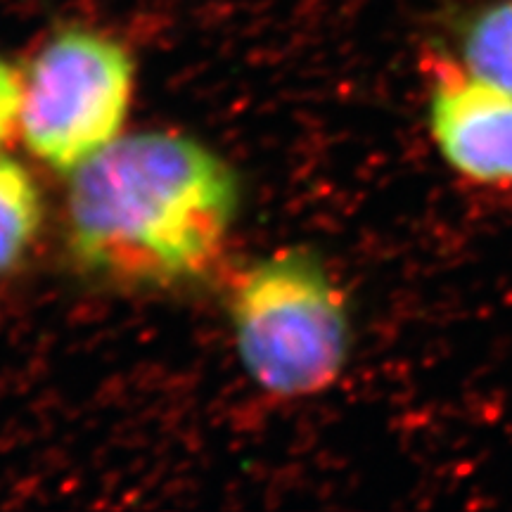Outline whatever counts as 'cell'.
<instances>
[{
  "instance_id": "obj_6",
  "label": "cell",
  "mask_w": 512,
  "mask_h": 512,
  "mask_svg": "<svg viewBox=\"0 0 512 512\" xmlns=\"http://www.w3.org/2000/svg\"><path fill=\"white\" fill-rule=\"evenodd\" d=\"M458 60L512 91V0H496L467 19L460 29Z\"/></svg>"
},
{
  "instance_id": "obj_5",
  "label": "cell",
  "mask_w": 512,
  "mask_h": 512,
  "mask_svg": "<svg viewBox=\"0 0 512 512\" xmlns=\"http://www.w3.org/2000/svg\"><path fill=\"white\" fill-rule=\"evenodd\" d=\"M41 223L43 197L36 178L15 157L0 152V278L27 256Z\"/></svg>"
},
{
  "instance_id": "obj_3",
  "label": "cell",
  "mask_w": 512,
  "mask_h": 512,
  "mask_svg": "<svg viewBox=\"0 0 512 512\" xmlns=\"http://www.w3.org/2000/svg\"><path fill=\"white\" fill-rule=\"evenodd\" d=\"M133 88L124 43L88 27L57 31L24 72L19 136L38 162L72 174L121 136Z\"/></svg>"
},
{
  "instance_id": "obj_1",
  "label": "cell",
  "mask_w": 512,
  "mask_h": 512,
  "mask_svg": "<svg viewBox=\"0 0 512 512\" xmlns=\"http://www.w3.org/2000/svg\"><path fill=\"white\" fill-rule=\"evenodd\" d=\"M238 204V178L200 140L121 133L72 171L69 252L119 285L185 283L221 259Z\"/></svg>"
},
{
  "instance_id": "obj_2",
  "label": "cell",
  "mask_w": 512,
  "mask_h": 512,
  "mask_svg": "<svg viewBox=\"0 0 512 512\" xmlns=\"http://www.w3.org/2000/svg\"><path fill=\"white\" fill-rule=\"evenodd\" d=\"M240 361L278 399L330 389L351 347L349 304L316 256L287 249L247 266L228 297Z\"/></svg>"
},
{
  "instance_id": "obj_7",
  "label": "cell",
  "mask_w": 512,
  "mask_h": 512,
  "mask_svg": "<svg viewBox=\"0 0 512 512\" xmlns=\"http://www.w3.org/2000/svg\"><path fill=\"white\" fill-rule=\"evenodd\" d=\"M24 98V72L0 55V147L19 133Z\"/></svg>"
},
{
  "instance_id": "obj_4",
  "label": "cell",
  "mask_w": 512,
  "mask_h": 512,
  "mask_svg": "<svg viewBox=\"0 0 512 512\" xmlns=\"http://www.w3.org/2000/svg\"><path fill=\"white\" fill-rule=\"evenodd\" d=\"M427 128L460 181L512 190V91L470 72L458 57H427Z\"/></svg>"
}]
</instances>
